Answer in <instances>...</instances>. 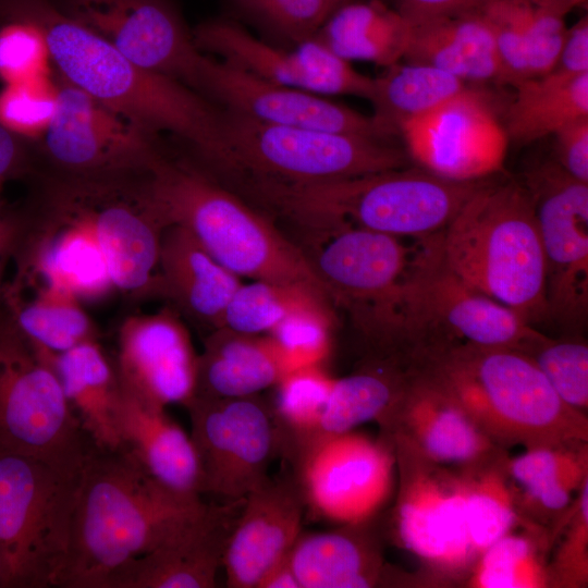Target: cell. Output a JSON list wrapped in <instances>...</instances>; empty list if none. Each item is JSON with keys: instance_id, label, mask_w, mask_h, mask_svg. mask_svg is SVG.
<instances>
[{"instance_id": "52", "label": "cell", "mask_w": 588, "mask_h": 588, "mask_svg": "<svg viewBox=\"0 0 588 588\" xmlns=\"http://www.w3.org/2000/svg\"><path fill=\"white\" fill-rule=\"evenodd\" d=\"M36 170L30 143L0 124V196L8 182L30 176Z\"/></svg>"}, {"instance_id": "40", "label": "cell", "mask_w": 588, "mask_h": 588, "mask_svg": "<svg viewBox=\"0 0 588 588\" xmlns=\"http://www.w3.org/2000/svg\"><path fill=\"white\" fill-rule=\"evenodd\" d=\"M507 457L504 452L482 464L464 467L468 479L470 535L479 556L517 525L525 526L506 469Z\"/></svg>"}, {"instance_id": "54", "label": "cell", "mask_w": 588, "mask_h": 588, "mask_svg": "<svg viewBox=\"0 0 588 588\" xmlns=\"http://www.w3.org/2000/svg\"><path fill=\"white\" fill-rule=\"evenodd\" d=\"M480 0H397V11L411 23L478 9Z\"/></svg>"}, {"instance_id": "43", "label": "cell", "mask_w": 588, "mask_h": 588, "mask_svg": "<svg viewBox=\"0 0 588 588\" xmlns=\"http://www.w3.org/2000/svg\"><path fill=\"white\" fill-rule=\"evenodd\" d=\"M332 306L310 299L287 314L269 333L285 373L303 367L323 365L332 346Z\"/></svg>"}, {"instance_id": "38", "label": "cell", "mask_w": 588, "mask_h": 588, "mask_svg": "<svg viewBox=\"0 0 588 588\" xmlns=\"http://www.w3.org/2000/svg\"><path fill=\"white\" fill-rule=\"evenodd\" d=\"M14 290V289H12ZM4 290V305L22 333L34 344L61 353L97 341L98 330L75 297L53 290Z\"/></svg>"}, {"instance_id": "39", "label": "cell", "mask_w": 588, "mask_h": 588, "mask_svg": "<svg viewBox=\"0 0 588 588\" xmlns=\"http://www.w3.org/2000/svg\"><path fill=\"white\" fill-rule=\"evenodd\" d=\"M513 531L491 543L478 558L465 586L475 588H548L546 529Z\"/></svg>"}, {"instance_id": "58", "label": "cell", "mask_w": 588, "mask_h": 588, "mask_svg": "<svg viewBox=\"0 0 588 588\" xmlns=\"http://www.w3.org/2000/svg\"><path fill=\"white\" fill-rule=\"evenodd\" d=\"M329 1H330L331 7H332V9L334 11L340 5L345 4V3L350 2V1H353V0H329Z\"/></svg>"}, {"instance_id": "57", "label": "cell", "mask_w": 588, "mask_h": 588, "mask_svg": "<svg viewBox=\"0 0 588 588\" xmlns=\"http://www.w3.org/2000/svg\"><path fill=\"white\" fill-rule=\"evenodd\" d=\"M7 260V258L0 256V313L4 309V290L7 284L4 282V267Z\"/></svg>"}, {"instance_id": "47", "label": "cell", "mask_w": 588, "mask_h": 588, "mask_svg": "<svg viewBox=\"0 0 588 588\" xmlns=\"http://www.w3.org/2000/svg\"><path fill=\"white\" fill-rule=\"evenodd\" d=\"M478 9L490 27L503 83L514 85L528 78L527 37L531 0H490Z\"/></svg>"}, {"instance_id": "36", "label": "cell", "mask_w": 588, "mask_h": 588, "mask_svg": "<svg viewBox=\"0 0 588 588\" xmlns=\"http://www.w3.org/2000/svg\"><path fill=\"white\" fill-rule=\"evenodd\" d=\"M407 377V365L370 357L357 371L335 378L315 434L296 452L315 441L354 430L364 422L378 421L402 392Z\"/></svg>"}, {"instance_id": "56", "label": "cell", "mask_w": 588, "mask_h": 588, "mask_svg": "<svg viewBox=\"0 0 588 588\" xmlns=\"http://www.w3.org/2000/svg\"><path fill=\"white\" fill-rule=\"evenodd\" d=\"M11 219L10 211L1 208L0 204V256L9 259V245L11 237Z\"/></svg>"}, {"instance_id": "7", "label": "cell", "mask_w": 588, "mask_h": 588, "mask_svg": "<svg viewBox=\"0 0 588 588\" xmlns=\"http://www.w3.org/2000/svg\"><path fill=\"white\" fill-rule=\"evenodd\" d=\"M485 180L454 181L421 168H401L285 187L277 206L283 218L299 228L352 224L404 238H425L443 232Z\"/></svg>"}, {"instance_id": "2", "label": "cell", "mask_w": 588, "mask_h": 588, "mask_svg": "<svg viewBox=\"0 0 588 588\" xmlns=\"http://www.w3.org/2000/svg\"><path fill=\"white\" fill-rule=\"evenodd\" d=\"M203 497L180 494L124 450L95 448L78 476L59 588H107L110 578L191 520Z\"/></svg>"}, {"instance_id": "3", "label": "cell", "mask_w": 588, "mask_h": 588, "mask_svg": "<svg viewBox=\"0 0 588 588\" xmlns=\"http://www.w3.org/2000/svg\"><path fill=\"white\" fill-rule=\"evenodd\" d=\"M407 366L503 450L588 442L586 413L564 403L531 357L519 350L431 343L414 351Z\"/></svg>"}, {"instance_id": "51", "label": "cell", "mask_w": 588, "mask_h": 588, "mask_svg": "<svg viewBox=\"0 0 588 588\" xmlns=\"http://www.w3.org/2000/svg\"><path fill=\"white\" fill-rule=\"evenodd\" d=\"M553 136L558 164L574 179L588 183V117L567 124Z\"/></svg>"}, {"instance_id": "32", "label": "cell", "mask_w": 588, "mask_h": 588, "mask_svg": "<svg viewBox=\"0 0 588 588\" xmlns=\"http://www.w3.org/2000/svg\"><path fill=\"white\" fill-rule=\"evenodd\" d=\"M403 59L440 69L464 82L503 83L494 40L479 9L411 24Z\"/></svg>"}, {"instance_id": "4", "label": "cell", "mask_w": 588, "mask_h": 588, "mask_svg": "<svg viewBox=\"0 0 588 588\" xmlns=\"http://www.w3.org/2000/svg\"><path fill=\"white\" fill-rule=\"evenodd\" d=\"M168 225H181L237 275L306 290L331 306L302 248L268 215L195 164L162 154L144 175Z\"/></svg>"}, {"instance_id": "19", "label": "cell", "mask_w": 588, "mask_h": 588, "mask_svg": "<svg viewBox=\"0 0 588 588\" xmlns=\"http://www.w3.org/2000/svg\"><path fill=\"white\" fill-rule=\"evenodd\" d=\"M54 1L131 62L200 94L208 56L197 47L171 0Z\"/></svg>"}, {"instance_id": "50", "label": "cell", "mask_w": 588, "mask_h": 588, "mask_svg": "<svg viewBox=\"0 0 588 588\" xmlns=\"http://www.w3.org/2000/svg\"><path fill=\"white\" fill-rule=\"evenodd\" d=\"M289 40L315 37L333 12L329 0H235Z\"/></svg>"}, {"instance_id": "45", "label": "cell", "mask_w": 588, "mask_h": 588, "mask_svg": "<svg viewBox=\"0 0 588 588\" xmlns=\"http://www.w3.org/2000/svg\"><path fill=\"white\" fill-rule=\"evenodd\" d=\"M58 93L50 75L4 84L0 124L29 143L40 140L56 113Z\"/></svg>"}, {"instance_id": "35", "label": "cell", "mask_w": 588, "mask_h": 588, "mask_svg": "<svg viewBox=\"0 0 588 588\" xmlns=\"http://www.w3.org/2000/svg\"><path fill=\"white\" fill-rule=\"evenodd\" d=\"M504 124L509 139L528 144L588 117V73L551 72L514 84Z\"/></svg>"}, {"instance_id": "5", "label": "cell", "mask_w": 588, "mask_h": 588, "mask_svg": "<svg viewBox=\"0 0 588 588\" xmlns=\"http://www.w3.org/2000/svg\"><path fill=\"white\" fill-rule=\"evenodd\" d=\"M489 179L441 233L442 257L462 280L527 323L542 321L546 261L531 198L518 181Z\"/></svg>"}, {"instance_id": "9", "label": "cell", "mask_w": 588, "mask_h": 588, "mask_svg": "<svg viewBox=\"0 0 588 588\" xmlns=\"http://www.w3.org/2000/svg\"><path fill=\"white\" fill-rule=\"evenodd\" d=\"M388 438L396 460L390 518L394 539L419 561L422 583L465 584L479 558L470 535L466 469L437 463L404 440Z\"/></svg>"}, {"instance_id": "37", "label": "cell", "mask_w": 588, "mask_h": 588, "mask_svg": "<svg viewBox=\"0 0 588 588\" xmlns=\"http://www.w3.org/2000/svg\"><path fill=\"white\" fill-rule=\"evenodd\" d=\"M466 87L463 79L440 69L397 62L373 78L369 100L375 108L372 118L385 138L400 135L406 122L432 110Z\"/></svg>"}, {"instance_id": "23", "label": "cell", "mask_w": 588, "mask_h": 588, "mask_svg": "<svg viewBox=\"0 0 588 588\" xmlns=\"http://www.w3.org/2000/svg\"><path fill=\"white\" fill-rule=\"evenodd\" d=\"M200 94L222 109L261 123L388 139L372 115L326 96L266 81L211 57L204 70Z\"/></svg>"}, {"instance_id": "33", "label": "cell", "mask_w": 588, "mask_h": 588, "mask_svg": "<svg viewBox=\"0 0 588 588\" xmlns=\"http://www.w3.org/2000/svg\"><path fill=\"white\" fill-rule=\"evenodd\" d=\"M285 375L280 353L268 334L217 328L198 355L195 397H246L274 387Z\"/></svg>"}, {"instance_id": "25", "label": "cell", "mask_w": 588, "mask_h": 588, "mask_svg": "<svg viewBox=\"0 0 588 588\" xmlns=\"http://www.w3.org/2000/svg\"><path fill=\"white\" fill-rule=\"evenodd\" d=\"M305 502L296 476H268L244 500L225 548L229 588H257L298 538Z\"/></svg>"}, {"instance_id": "12", "label": "cell", "mask_w": 588, "mask_h": 588, "mask_svg": "<svg viewBox=\"0 0 588 588\" xmlns=\"http://www.w3.org/2000/svg\"><path fill=\"white\" fill-rule=\"evenodd\" d=\"M441 233L419 241L402 289L400 322L406 358L431 343L463 342L524 352L541 339L544 334L514 310L448 267Z\"/></svg>"}, {"instance_id": "11", "label": "cell", "mask_w": 588, "mask_h": 588, "mask_svg": "<svg viewBox=\"0 0 588 588\" xmlns=\"http://www.w3.org/2000/svg\"><path fill=\"white\" fill-rule=\"evenodd\" d=\"M78 476L0 449V588L56 587Z\"/></svg>"}, {"instance_id": "6", "label": "cell", "mask_w": 588, "mask_h": 588, "mask_svg": "<svg viewBox=\"0 0 588 588\" xmlns=\"http://www.w3.org/2000/svg\"><path fill=\"white\" fill-rule=\"evenodd\" d=\"M387 139L261 123L221 108V149L204 172L238 194L304 186L405 168Z\"/></svg>"}, {"instance_id": "16", "label": "cell", "mask_w": 588, "mask_h": 588, "mask_svg": "<svg viewBox=\"0 0 588 588\" xmlns=\"http://www.w3.org/2000/svg\"><path fill=\"white\" fill-rule=\"evenodd\" d=\"M305 507L338 525L376 517L390 501L396 483L392 441L351 430L313 442L296 452Z\"/></svg>"}, {"instance_id": "10", "label": "cell", "mask_w": 588, "mask_h": 588, "mask_svg": "<svg viewBox=\"0 0 588 588\" xmlns=\"http://www.w3.org/2000/svg\"><path fill=\"white\" fill-rule=\"evenodd\" d=\"M0 449L77 477L95 449L63 393L47 350L0 313Z\"/></svg>"}, {"instance_id": "59", "label": "cell", "mask_w": 588, "mask_h": 588, "mask_svg": "<svg viewBox=\"0 0 588 588\" xmlns=\"http://www.w3.org/2000/svg\"><path fill=\"white\" fill-rule=\"evenodd\" d=\"M572 2L573 5H576V4H579V3H583L584 0H569Z\"/></svg>"}, {"instance_id": "18", "label": "cell", "mask_w": 588, "mask_h": 588, "mask_svg": "<svg viewBox=\"0 0 588 588\" xmlns=\"http://www.w3.org/2000/svg\"><path fill=\"white\" fill-rule=\"evenodd\" d=\"M523 184L544 254L548 319L580 329L588 314V183L553 160L532 168Z\"/></svg>"}, {"instance_id": "60", "label": "cell", "mask_w": 588, "mask_h": 588, "mask_svg": "<svg viewBox=\"0 0 588 588\" xmlns=\"http://www.w3.org/2000/svg\"><path fill=\"white\" fill-rule=\"evenodd\" d=\"M488 1H490V0H480V7H481L483 3L488 2ZM480 7H479V8H480Z\"/></svg>"}, {"instance_id": "30", "label": "cell", "mask_w": 588, "mask_h": 588, "mask_svg": "<svg viewBox=\"0 0 588 588\" xmlns=\"http://www.w3.org/2000/svg\"><path fill=\"white\" fill-rule=\"evenodd\" d=\"M506 469L524 524L550 535L588 478V442L526 449L519 456L507 457Z\"/></svg>"}, {"instance_id": "1", "label": "cell", "mask_w": 588, "mask_h": 588, "mask_svg": "<svg viewBox=\"0 0 588 588\" xmlns=\"http://www.w3.org/2000/svg\"><path fill=\"white\" fill-rule=\"evenodd\" d=\"M19 20L42 33L62 79L103 102L149 135L170 133L198 167L221 149V108L166 75L143 69L62 11L54 0H0V22Z\"/></svg>"}, {"instance_id": "24", "label": "cell", "mask_w": 588, "mask_h": 588, "mask_svg": "<svg viewBox=\"0 0 588 588\" xmlns=\"http://www.w3.org/2000/svg\"><path fill=\"white\" fill-rule=\"evenodd\" d=\"M245 498L206 502L174 535L133 560L107 588H213Z\"/></svg>"}, {"instance_id": "13", "label": "cell", "mask_w": 588, "mask_h": 588, "mask_svg": "<svg viewBox=\"0 0 588 588\" xmlns=\"http://www.w3.org/2000/svg\"><path fill=\"white\" fill-rule=\"evenodd\" d=\"M34 204L11 215L9 259L15 290H53L99 301L115 290L94 224L64 186L42 177Z\"/></svg>"}, {"instance_id": "14", "label": "cell", "mask_w": 588, "mask_h": 588, "mask_svg": "<svg viewBox=\"0 0 588 588\" xmlns=\"http://www.w3.org/2000/svg\"><path fill=\"white\" fill-rule=\"evenodd\" d=\"M144 174L50 175L88 215L115 290L134 301L160 295V245L169 226L147 193Z\"/></svg>"}, {"instance_id": "28", "label": "cell", "mask_w": 588, "mask_h": 588, "mask_svg": "<svg viewBox=\"0 0 588 588\" xmlns=\"http://www.w3.org/2000/svg\"><path fill=\"white\" fill-rule=\"evenodd\" d=\"M240 284V278L213 259L186 229L166 228L159 256L160 295L180 315L212 330L219 328Z\"/></svg>"}, {"instance_id": "48", "label": "cell", "mask_w": 588, "mask_h": 588, "mask_svg": "<svg viewBox=\"0 0 588 588\" xmlns=\"http://www.w3.org/2000/svg\"><path fill=\"white\" fill-rule=\"evenodd\" d=\"M52 64L47 41L29 22H0V79L4 84L50 74Z\"/></svg>"}, {"instance_id": "55", "label": "cell", "mask_w": 588, "mask_h": 588, "mask_svg": "<svg viewBox=\"0 0 588 588\" xmlns=\"http://www.w3.org/2000/svg\"><path fill=\"white\" fill-rule=\"evenodd\" d=\"M257 588H301L289 554L270 568Z\"/></svg>"}, {"instance_id": "53", "label": "cell", "mask_w": 588, "mask_h": 588, "mask_svg": "<svg viewBox=\"0 0 588 588\" xmlns=\"http://www.w3.org/2000/svg\"><path fill=\"white\" fill-rule=\"evenodd\" d=\"M568 74L588 73V19L567 27L555 68Z\"/></svg>"}, {"instance_id": "46", "label": "cell", "mask_w": 588, "mask_h": 588, "mask_svg": "<svg viewBox=\"0 0 588 588\" xmlns=\"http://www.w3.org/2000/svg\"><path fill=\"white\" fill-rule=\"evenodd\" d=\"M558 541L548 562L549 587L584 588L588 586V478L561 520L552 542ZM552 546V543H551Z\"/></svg>"}, {"instance_id": "22", "label": "cell", "mask_w": 588, "mask_h": 588, "mask_svg": "<svg viewBox=\"0 0 588 588\" xmlns=\"http://www.w3.org/2000/svg\"><path fill=\"white\" fill-rule=\"evenodd\" d=\"M113 362L122 388L148 404L186 407L196 395L198 355L172 307L126 317Z\"/></svg>"}, {"instance_id": "27", "label": "cell", "mask_w": 588, "mask_h": 588, "mask_svg": "<svg viewBox=\"0 0 588 588\" xmlns=\"http://www.w3.org/2000/svg\"><path fill=\"white\" fill-rule=\"evenodd\" d=\"M375 518L329 531L301 532L289 553L301 588H369L382 584L388 575Z\"/></svg>"}, {"instance_id": "49", "label": "cell", "mask_w": 588, "mask_h": 588, "mask_svg": "<svg viewBox=\"0 0 588 588\" xmlns=\"http://www.w3.org/2000/svg\"><path fill=\"white\" fill-rule=\"evenodd\" d=\"M569 0H531L527 37L528 77L551 72L566 35Z\"/></svg>"}, {"instance_id": "41", "label": "cell", "mask_w": 588, "mask_h": 588, "mask_svg": "<svg viewBox=\"0 0 588 588\" xmlns=\"http://www.w3.org/2000/svg\"><path fill=\"white\" fill-rule=\"evenodd\" d=\"M334 380L323 365H316L291 370L274 385L272 412L282 434L283 451L293 455L315 434Z\"/></svg>"}, {"instance_id": "29", "label": "cell", "mask_w": 588, "mask_h": 588, "mask_svg": "<svg viewBox=\"0 0 588 588\" xmlns=\"http://www.w3.org/2000/svg\"><path fill=\"white\" fill-rule=\"evenodd\" d=\"M119 431L121 450L152 478L180 494L203 497L194 442L166 408L148 404L122 388Z\"/></svg>"}, {"instance_id": "21", "label": "cell", "mask_w": 588, "mask_h": 588, "mask_svg": "<svg viewBox=\"0 0 588 588\" xmlns=\"http://www.w3.org/2000/svg\"><path fill=\"white\" fill-rule=\"evenodd\" d=\"M205 53L266 81L321 96H356L370 100L373 78L355 70L316 36L278 48L229 21H208L194 32Z\"/></svg>"}, {"instance_id": "15", "label": "cell", "mask_w": 588, "mask_h": 588, "mask_svg": "<svg viewBox=\"0 0 588 588\" xmlns=\"http://www.w3.org/2000/svg\"><path fill=\"white\" fill-rule=\"evenodd\" d=\"M186 408L203 498L216 502L245 498L269 476L271 462L283 451L272 408L258 395L194 397Z\"/></svg>"}, {"instance_id": "8", "label": "cell", "mask_w": 588, "mask_h": 588, "mask_svg": "<svg viewBox=\"0 0 588 588\" xmlns=\"http://www.w3.org/2000/svg\"><path fill=\"white\" fill-rule=\"evenodd\" d=\"M302 249L324 285L332 305L346 308L376 357L402 351V289L418 246L352 224L309 229Z\"/></svg>"}, {"instance_id": "26", "label": "cell", "mask_w": 588, "mask_h": 588, "mask_svg": "<svg viewBox=\"0 0 588 588\" xmlns=\"http://www.w3.org/2000/svg\"><path fill=\"white\" fill-rule=\"evenodd\" d=\"M408 370L406 383L377 424L380 433L399 438L428 458L468 467L506 452L493 444L444 393Z\"/></svg>"}, {"instance_id": "42", "label": "cell", "mask_w": 588, "mask_h": 588, "mask_svg": "<svg viewBox=\"0 0 588 588\" xmlns=\"http://www.w3.org/2000/svg\"><path fill=\"white\" fill-rule=\"evenodd\" d=\"M310 299L327 303L298 287L262 280L241 283L224 308L219 328L247 334H268L287 314Z\"/></svg>"}, {"instance_id": "20", "label": "cell", "mask_w": 588, "mask_h": 588, "mask_svg": "<svg viewBox=\"0 0 588 588\" xmlns=\"http://www.w3.org/2000/svg\"><path fill=\"white\" fill-rule=\"evenodd\" d=\"M419 168L454 181H478L503 171L509 136L479 90L464 88L400 131Z\"/></svg>"}, {"instance_id": "44", "label": "cell", "mask_w": 588, "mask_h": 588, "mask_svg": "<svg viewBox=\"0 0 588 588\" xmlns=\"http://www.w3.org/2000/svg\"><path fill=\"white\" fill-rule=\"evenodd\" d=\"M554 392L567 405L588 408V345L581 340H552L547 335L524 351Z\"/></svg>"}, {"instance_id": "17", "label": "cell", "mask_w": 588, "mask_h": 588, "mask_svg": "<svg viewBox=\"0 0 588 588\" xmlns=\"http://www.w3.org/2000/svg\"><path fill=\"white\" fill-rule=\"evenodd\" d=\"M40 142L50 175L72 179L144 173L163 154L156 137L64 79Z\"/></svg>"}, {"instance_id": "34", "label": "cell", "mask_w": 588, "mask_h": 588, "mask_svg": "<svg viewBox=\"0 0 588 588\" xmlns=\"http://www.w3.org/2000/svg\"><path fill=\"white\" fill-rule=\"evenodd\" d=\"M411 23L379 0L350 1L336 8L316 37L346 61L385 68L404 58Z\"/></svg>"}, {"instance_id": "31", "label": "cell", "mask_w": 588, "mask_h": 588, "mask_svg": "<svg viewBox=\"0 0 588 588\" xmlns=\"http://www.w3.org/2000/svg\"><path fill=\"white\" fill-rule=\"evenodd\" d=\"M47 352L68 403L94 446L121 450L122 388L114 362L99 341L84 342L61 353Z\"/></svg>"}]
</instances>
